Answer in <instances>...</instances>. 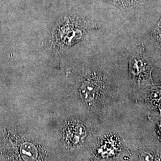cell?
<instances>
[{
	"mask_svg": "<svg viewBox=\"0 0 161 161\" xmlns=\"http://www.w3.org/2000/svg\"><path fill=\"white\" fill-rule=\"evenodd\" d=\"M136 161H161V150L151 146H140L136 153Z\"/></svg>",
	"mask_w": 161,
	"mask_h": 161,
	"instance_id": "7a4b0ae2",
	"label": "cell"
},
{
	"mask_svg": "<svg viewBox=\"0 0 161 161\" xmlns=\"http://www.w3.org/2000/svg\"><path fill=\"white\" fill-rule=\"evenodd\" d=\"M19 154L24 161H35L38 157V150L33 143L26 142L20 144Z\"/></svg>",
	"mask_w": 161,
	"mask_h": 161,
	"instance_id": "3957f363",
	"label": "cell"
},
{
	"mask_svg": "<svg viewBox=\"0 0 161 161\" xmlns=\"http://www.w3.org/2000/svg\"><path fill=\"white\" fill-rule=\"evenodd\" d=\"M116 6L122 8L136 7L142 4L145 0H108Z\"/></svg>",
	"mask_w": 161,
	"mask_h": 161,
	"instance_id": "277c9868",
	"label": "cell"
},
{
	"mask_svg": "<svg viewBox=\"0 0 161 161\" xmlns=\"http://www.w3.org/2000/svg\"><path fill=\"white\" fill-rule=\"evenodd\" d=\"M103 87L102 78L97 75H93L83 82L80 87V96L84 101L92 102L100 96Z\"/></svg>",
	"mask_w": 161,
	"mask_h": 161,
	"instance_id": "6da1fadb",
	"label": "cell"
}]
</instances>
